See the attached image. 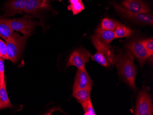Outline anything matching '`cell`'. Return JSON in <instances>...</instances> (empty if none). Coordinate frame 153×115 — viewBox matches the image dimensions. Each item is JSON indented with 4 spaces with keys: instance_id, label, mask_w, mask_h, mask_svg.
I'll list each match as a JSON object with an SVG mask.
<instances>
[{
    "instance_id": "7402d4cb",
    "label": "cell",
    "mask_w": 153,
    "mask_h": 115,
    "mask_svg": "<svg viewBox=\"0 0 153 115\" xmlns=\"http://www.w3.org/2000/svg\"><path fill=\"white\" fill-rule=\"evenodd\" d=\"M0 54L3 60H8V55L6 44L0 39Z\"/></svg>"
},
{
    "instance_id": "9a60e30c",
    "label": "cell",
    "mask_w": 153,
    "mask_h": 115,
    "mask_svg": "<svg viewBox=\"0 0 153 115\" xmlns=\"http://www.w3.org/2000/svg\"><path fill=\"white\" fill-rule=\"evenodd\" d=\"M13 33V31L9 25L8 19L0 17V37L5 40Z\"/></svg>"
},
{
    "instance_id": "e0dca14e",
    "label": "cell",
    "mask_w": 153,
    "mask_h": 115,
    "mask_svg": "<svg viewBox=\"0 0 153 115\" xmlns=\"http://www.w3.org/2000/svg\"><path fill=\"white\" fill-rule=\"evenodd\" d=\"M115 39L127 38L131 35L132 31L129 28L118 22L115 30Z\"/></svg>"
},
{
    "instance_id": "7a4b0ae2",
    "label": "cell",
    "mask_w": 153,
    "mask_h": 115,
    "mask_svg": "<svg viewBox=\"0 0 153 115\" xmlns=\"http://www.w3.org/2000/svg\"><path fill=\"white\" fill-rule=\"evenodd\" d=\"M27 38L15 33L5 40L7 45L8 60L15 63L19 61L24 50Z\"/></svg>"
},
{
    "instance_id": "ba28073f",
    "label": "cell",
    "mask_w": 153,
    "mask_h": 115,
    "mask_svg": "<svg viewBox=\"0 0 153 115\" xmlns=\"http://www.w3.org/2000/svg\"><path fill=\"white\" fill-rule=\"evenodd\" d=\"M126 47L128 51L138 59L141 66L142 67L149 57L142 40L140 39L131 40L126 44Z\"/></svg>"
},
{
    "instance_id": "603a6c76",
    "label": "cell",
    "mask_w": 153,
    "mask_h": 115,
    "mask_svg": "<svg viewBox=\"0 0 153 115\" xmlns=\"http://www.w3.org/2000/svg\"><path fill=\"white\" fill-rule=\"evenodd\" d=\"M5 67L4 60L0 57V86L2 85L5 82Z\"/></svg>"
},
{
    "instance_id": "30bf717a",
    "label": "cell",
    "mask_w": 153,
    "mask_h": 115,
    "mask_svg": "<svg viewBox=\"0 0 153 115\" xmlns=\"http://www.w3.org/2000/svg\"><path fill=\"white\" fill-rule=\"evenodd\" d=\"M29 0H9L4 6L5 16H13L16 14H22Z\"/></svg>"
},
{
    "instance_id": "8992f818",
    "label": "cell",
    "mask_w": 153,
    "mask_h": 115,
    "mask_svg": "<svg viewBox=\"0 0 153 115\" xmlns=\"http://www.w3.org/2000/svg\"><path fill=\"white\" fill-rule=\"evenodd\" d=\"M91 56V53L85 49L75 50L69 58L66 68H68L70 66H74L76 67L78 69H85V64L89 62V58Z\"/></svg>"
},
{
    "instance_id": "44dd1931",
    "label": "cell",
    "mask_w": 153,
    "mask_h": 115,
    "mask_svg": "<svg viewBox=\"0 0 153 115\" xmlns=\"http://www.w3.org/2000/svg\"><path fill=\"white\" fill-rule=\"evenodd\" d=\"M145 48L148 54L149 57L153 56V38L142 40Z\"/></svg>"
},
{
    "instance_id": "3957f363",
    "label": "cell",
    "mask_w": 153,
    "mask_h": 115,
    "mask_svg": "<svg viewBox=\"0 0 153 115\" xmlns=\"http://www.w3.org/2000/svg\"><path fill=\"white\" fill-rule=\"evenodd\" d=\"M97 53L90 58L93 61L105 68H109L115 63V56L113 50L109 45L104 46L99 43L92 41Z\"/></svg>"
},
{
    "instance_id": "5b68a950",
    "label": "cell",
    "mask_w": 153,
    "mask_h": 115,
    "mask_svg": "<svg viewBox=\"0 0 153 115\" xmlns=\"http://www.w3.org/2000/svg\"><path fill=\"white\" fill-rule=\"evenodd\" d=\"M113 4L116 11L123 17L139 24L153 25V18L151 14L134 13L122 7L116 2H113Z\"/></svg>"
},
{
    "instance_id": "ac0fdd59",
    "label": "cell",
    "mask_w": 153,
    "mask_h": 115,
    "mask_svg": "<svg viewBox=\"0 0 153 115\" xmlns=\"http://www.w3.org/2000/svg\"><path fill=\"white\" fill-rule=\"evenodd\" d=\"M69 2L70 4L68 6V10L72 11L74 15L79 14L85 9L81 0H69Z\"/></svg>"
},
{
    "instance_id": "7c38bea8",
    "label": "cell",
    "mask_w": 153,
    "mask_h": 115,
    "mask_svg": "<svg viewBox=\"0 0 153 115\" xmlns=\"http://www.w3.org/2000/svg\"><path fill=\"white\" fill-rule=\"evenodd\" d=\"M122 5L124 8L134 13L146 14L151 12L149 7L141 0H125Z\"/></svg>"
},
{
    "instance_id": "cb8c5ba5",
    "label": "cell",
    "mask_w": 153,
    "mask_h": 115,
    "mask_svg": "<svg viewBox=\"0 0 153 115\" xmlns=\"http://www.w3.org/2000/svg\"><path fill=\"white\" fill-rule=\"evenodd\" d=\"M0 57H1V55L0 54Z\"/></svg>"
},
{
    "instance_id": "52a82bcc",
    "label": "cell",
    "mask_w": 153,
    "mask_h": 115,
    "mask_svg": "<svg viewBox=\"0 0 153 115\" xmlns=\"http://www.w3.org/2000/svg\"><path fill=\"white\" fill-rule=\"evenodd\" d=\"M153 114L151 97L146 91H141L137 96L135 115H152Z\"/></svg>"
},
{
    "instance_id": "8fae6325",
    "label": "cell",
    "mask_w": 153,
    "mask_h": 115,
    "mask_svg": "<svg viewBox=\"0 0 153 115\" xmlns=\"http://www.w3.org/2000/svg\"><path fill=\"white\" fill-rule=\"evenodd\" d=\"M49 0H29L24 12L36 16L40 11L50 8Z\"/></svg>"
},
{
    "instance_id": "5bb4252c",
    "label": "cell",
    "mask_w": 153,
    "mask_h": 115,
    "mask_svg": "<svg viewBox=\"0 0 153 115\" xmlns=\"http://www.w3.org/2000/svg\"><path fill=\"white\" fill-rule=\"evenodd\" d=\"M12 106L7 92L5 80L2 85L0 86V110L11 108Z\"/></svg>"
},
{
    "instance_id": "ffe728a7",
    "label": "cell",
    "mask_w": 153,
    "mask_h": 115,
    "mask_svg": "<svg viewBox=\"0 0 153 115\" xmlns=\"http://www.w3.org/2000/svg\"><path fill=\"white\" fill-rule=\"evenodd\" d=\"M85 111V115H95L96 113L94 111L91 99H89L81 104Z\"/></svg>"
},
{
    "instance_id": "4fadbf2b",
    "label": "cell",
    "mask_w": 153,
    "mask_h": 115,
    "mask_svg": "<svg viewBox=\"0 0 153 115\" xmlns=\"http://www.w3.org/2000/svg\"><path fill=\"white\" fill-rule=\"evenodd\" d=\"M114 31H96V33L92 37V41L97 42L104 46L109 45L115 39Z\"/></svg>"
},
{
    "instance_id": "2e32d148",
    "label": "cell",
    "mask_w": 153,
    "mask_h": 115,
    "mask_svg": "<svg viewBox=\"0 0 153 115\" xmlns=\"http://www.w3.org/2000/svg\"><path fill=\"white\" fill-rule=\"evenodd\" d=\"M92 89H76L73 90V96L78 102L81 104L90 99V93Z\"/></svg>"
},
{
    "instance_id": "d6986e66",
    "label": "cell",
    "mask_w": 153,
    "mask_h": 115,
    "mask_svg": "<svg viewBox=\"0 0 153 115\" xmlns=\"http://www.w3.org/2000/svg\"><path fill=\"white\" fill-rule=\"evenodd\" d=\"M118 22L114 21L113 20L108 18H105L102 20L100 24L96 31L110 30L114 31Z\"/></svg>"
},
{
    "instance_id": "277c9868",
    "label": "cell",
    "mask_w": 153,
    "mask_h": 115,
    "mask_svg": "<svg viewBox=\"0 0 153 115\" xmlns=\"http://www.w3.org/2000/svg\"><path fill=\"white\" fill-rule=\"evenodd\" d=\"M8 20L9 25L13 31L20 32L27 38L31 35L33 28L37 24L36 22L33 21L29 15L19 19H8Z\"/></svg>"
},
{
    "instance_id": "9c48e42d",
    "label": "cell",
    "mask_w": 153,
    "mask_h": 115,
    "mask_svg": "<svg viewBox=\"0 0 153 115\" xmlns=\"http://www.w3.org/2000/svg\"><path fill=\"white\" fill-rule=\"evenodd\" d=\"M93 82L85 68L78 69L73 85V90L92 89Z\"/></svg>"
},
{
    "instance_id": "6da1fadb",
    "label": "cell",
    "mask_w": 153,
    "mask_h": 115,
    "mask_svg": "<svg viewBox=\"0 0 153 115\" xmlns=\"http://www.w3.org/2000/svg\"><path fill=\"white\" fill-rule=\"evenodd\" d=\"M119 75L131 89L136 90L135 79L136 68L134 63V57L129 52H119L115 56V63Z\"/></svg>"
}]
</instances>
